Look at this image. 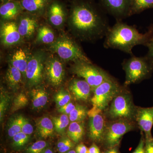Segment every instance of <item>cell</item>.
<instances>
[{"label":"cell","instance_id":"1","mask_svg":"<svg viewBox=\"0 0 153 153\" xmlns=\"http://www.w3.org/2000/svg\"><path fill=\"white\" fill-rule=\"evenodd\" d=\"M67 21L73 36L82 41L101 39L110 28L104 12L93 0H71Z\"/></svg>","mask_w":153,"mask_h":153},{"label":"cell","instance_id":"2","mask_svg":"<svg viewBox=\"0 0 153 153\" xmlns=\"http://www.w3.org/2000/svg\"><path fill=\"white\" fill-rule=\"evenodd\" d=\"M153 36V26L146 33H141L134 27L117 21L107 33L104 46L132 55L134 47L139 45L146 46Z\"/></svg>","mask_w":153,"mask_h":153},{"label":"cell","instance_id":"3","mask_svg":"<svg viewBox=\"0 0 153 153\" xmlns=\"http://www.w3.org/2000/svg\"><path fill=\"white\" fill-rule=\"evenodd\" d=\"M50 49L60 59L73 63L79 60L91 62L76 41L70 36L62 34L51 44Z\"/></svg>","mask_w":153,"mask_h":153},{"label":"cell","instance_id":"4","mask_svg":"<svg viewBox=\"0 0 153 153\" xmlns=\"http://www.w3.org/2000/svg\"><path fill=\"white\" fill-rule=\"evenodd\" d=\"M123 67L126 73L125 86L137 83L148 78L153 70V63L147 56H132L124 61Z\"/></svg>","mask_w":153,"mask_h":153},{"label":"cell","instance_id":"5","mask_svg":"<svg viewBox=\"0 0 153 153\" xmlns=\"http://www.w3.org/2000/svg\"><path fill=\"white\" fill-rule=\"evenodd\" d=\"M72 73L82 77L92 88V91L104 82L111 78L109 74L102 68L93 65L91 62L79 60L73 63L71 66Z\"/></svg>","mask_w":153,"mask_h":153},{"label":"cell","instance_id":"6","mask_svg":"<svg viewBox=\"0 0 153 153\" xmlns=\"http://www.w3.org/2000/svg\"><path fill=\"white\" fill-rule=\"evenodd\" d=\"M136 107L133 102L131 96L121 92L113 100L108 114L113 120H126L131 121L135 119Z\"/></svg>","mask_w":153,"mask_h":153},{"label":"cell","instance_id":"7","mask_svg":"<svg viewBox=\"0 0 153 153\" xmlns=\"http://www.w3.org/2000/svg\"><path fill=\"white\" fill-rule=\"evenodd\" d=\"M91 103L101 110L105 109L115 97L122 92V88L112 78L105 80L93 90Z\"/></svg>","mask_w":153,"mask_h":153},{"label":"cell","instance_id":"8","mask_svg":"<svg viewBox=\"0 0 153 153\" xmlns=\"http://www.w3.org/2000/svg\"><path fill=\"white\" fill-rule=\"evenodd\" d=\"M46 55L43 51H38L31 55L26 71V80L28 86L39 85L45 75Z\"/></svg>","mask_w":153,"mask_h":153},{"label":"cell","instance_id":"9","mask_svg":"<svg viewBox=\"0 0 153 153\" xmlns=\"http://www.w3.org/2000/svg\"><path fill=\"white\" fill-rule=\"evenodd\" d=\"M134 129L131 121L126 120H113L107 126L104 140L108 146L113 148L120 143L123 136Z\"/></svg>","mask_w":153,"mask_h":153},{"label":"cell","instance_id":"10","mask_svg":"<svg viewBox=\"0 0 153 153\" xmlns=\"http://www.w3.org/2000/svg\"><path fill=\"white\" fill-rule=\"evenodd\" d=\"M102 111L96 107L93 106L88 113L89 117V137L91 139L97 142L104 140L107 127L105 118Z\"/></svg>","mask_w":153,"mask_h":153},{"label":"cell","instance_id":"11","mask_svg":"<svg viewBox=\"0 0 153 153\" xmlns=\"http://www.w3.org/2000/svg\"><path fill=\"white\" fill-rule=\"evenodd\" d=\"M62 60L57 56L51 55L47 57L45 63V75L52 86H60L63 81L65 70Z\"/></svg>","mask_w":153,"mask_h":153},{"label":"cell","instance_id":"12","mask_svg":"<svg viewBox=\"0 0 153 153\" xmlns=\"http://www.w3.org/2000/svg\"><path fill=\"white\" fill-rule=\"evenodd\" d=\"M68 10L60 0H53L48 7L45 16L50 24L56 28H60L68 19Z\"/></svg>","mask_w":153,"mask_h":153},{"label":"cell","instance_id":"13","mask_svg":"<svg viewBox=\"0 0 153 153\" xmlns=\"http://www.w3.org/2000/svg\"><path fill=\"white\" fill-rule=\"evenodd\" d=\"M1 42L6 47L17 46L23 41L15 21H2L1 26Z\"/></svg>","mask_w":153,"mask_h":153},{"label":"cell","instance_id":"14","mask_svg":"<svg viewBox=\"0 0 153 153\" xmlns=\"http://www.w3.org/2000/svg\"><path fill=\"white\" fill-rule=\"evenodd\" d=\"M39 17L24 11L16 19L18 30L23 40H30L38 27Z\"/></svg>","mask_w":153,"mask_h":153},{"label":"cell","instance_id":"15","mask_svg":"<svg viewBox=\"0 0 153 153\" xmlns=\"http://www.w3.org/2000/svg\"><path fill=\"white\" fill-rule=\"evenodd\" d=\"M101 5L117 21L129 16L131 0H100Z\"/></svg>","mask_w":153,"mask_h":153},{"label":"cell","instance_id":"16","mask_svg":"<svg viewBox=\"0 0 153 153\" xmlns=\"http://www.w3.org/2000/svg\"><path fill=\"white\" fill-rule=\"evenodd\" d=\"M135 119L141 130L144 133L145 137H153L151 131L153 126V106L149 108L136 107Z\"/></svg>","mask_w":153,"mask_h":153},{"label":"cell","instance_id":"17","mask_svg":"<svg viewBox=\"0 0 153 153\" xmlns=\"http://www.w3.org/2000/svg\"><path fill=\"white\" fill-rule=\"evenodd\" d=\"M24 11L19 0H4L0 7L1 20L2 21L16 20Z\"/></svg>","mask_w":153,"mask_h":153},{"label":"cell","instance_id":"18","mask_svg":"<svg viewBox=\"0 0 153 153\" xmlns=\"http://www.w3.org/2000/svg\"><path fill=\"white\" fill-rule=\"evenodd\" d=\"M31 55L28 49L19 47L14 49L9 57V63L19 69L25 78L26 69Z\"/></svg>","mask_w":153,"mask_h":153},{"label":"cell","instance_id":"19","mask_svg":"<svg viewBox=\"0 0 153 153\" xmlns=\"http://www.w3.org/2000/svg\"><path fill=\"white\" fill-rule=\"evenodd\" d=\"M68 89L74 99L85 101L90 97L92 88L84 79H74L69 82Z\"/></svg>","mask_w":153,"mask_h":153},{"label":"cell","instance_id":"20","mask_svg":"<svg viewBox=\"0 0 153 153\" xmlns=\"http://www.w3.org/2000/svg\"><path fill=\"white\" fill-rule=\"evenodd\" d=\"M24 10L38 17L45 16L53 0H19Z\"/></svg>","mask_w":153,"mask_h":153},{"label":"cell","instance_id":"21","mask_svg":"<svg viewBox=\"0 0 153 153\" xmlns=\"http://www.w3.org/2000/svg\"><path fill=\"white\" fill-rule=\"evenodd\" d=\"M22 76L23 75L21 71L9 63L5 79L7 85L10 89L14 91L19 89L22 83Z\"/></svg>","mask_w":153,"mask_h":153},{"label":"cell","instance_id":"22","mask_svg":"<svg viewBox=\"0 0 153 153\" xmlns=\"http://www.w3.org/2000/svg\"><path fill=\"white\" fill-rule=\"evenodd\" d=\"M36 126L38 134L43 138L49 137L54 133V124L52 119L47 117L38 119L36 121Z\"/></svg>","mask_w":153,"mask_h":153},{"label":"cell","instance_id":"23","mask_svg":"<svg viewBox=\"0 0 153 153\" xmlns=\"http://www.w3.org/2000/svg\"><path fill=\"white\" fill-rule=\"evenodd\" d=\"M55 40V33L49 26L44 25L38 27L36 39V43L52 44Z\"/></svg>","mask_w":153,"mask_h":153},{"label":"cell","instance_id":"24","mask_svg":"<svg viewBox=\"0 0 153 153\" xmlns=\"http://www.w3.org/2000/svg\"><path fill=\"white\" fill-rule=\"evenodd\" d=\"M32 105L35 109H40L47 104L48 95L47 91L41 88H35L31 91Z\"/></svg>","mask_w":153,"mask_h":153},{"label":"cell","instance_id":"25","mask_svg":"<svg viewBox=\"0 0 153 153\" xmlns=\"http://www.w3.org/2000/svg\"><path fill=\"white\" fill-rule=\"evenodd\" d=\"M80 123L71 122L68 126L67 130L68 137L75 143H78L80 141L85 134L84 127Z\"/></svg>","mask_w":153,"mask_h":153},{"label":"cell","instance_id":"26","mask_svg":"<svg viewBox=\"0 0 153 153\" xmlns=\"http://www.w3.org/2000/svg\"><path fill=\"white\" fill-rule=\"evenodd\" d=\"M153 8V0H131L129 16Z\"/></svg>","mask_w":153,"mask_h":153},{"label":"cell","instance_id":"27","mask_svg":"<svg viewBox=\"0 0 153 153\" xmlns=\"http://www.w3.org/2000/svg\"><path fill=\"white\" fill-rule=\"evenodd\" d=\"M55 130L57 133L63 134L69 124L70 120L68 115L62 114L58 117H52Z\"/></svg>","mask_w":153,"mask_h":153},{"label":"cell","instance_id":"28","mask_svg":"<svg viewBox=\"0 0 153 153\" xmlns=\"http://www.w3.org/2000/svg\"><path fill=\"white\" fill-rule=\"evenodd\" d=\"M88 111L86 107L76 104L75 108L68 115L70 121L71 122H81L83 121L87 117Z\"/></svg>","mask_w":153,"mask_h":153},{"label":"cell","instance_id":"29","mask_svg":"<svg viewBox=\"0 0 153 153\" xmlns=\"http://www.w3.org/2000/svg\"><path fill=\"white\" fill-rule=\"evenodd\" d=\"M23 117L22 116L16 117L11 119L8 126L7 133L9 136L13 137L16 134L22 131Z\"/></svg>","mask_w":153,"mask_h":153},{"label":"cell","instance_id":"30","mask_svg":"<svg viewBox=\"0 0 153 153\" xmlns=\"http://www.w3.org/2000/svg\"><path fill=\"white\" fill-rule=\"evenodd\" d=\"M54 99L56 106L59 108L70 102L71 96L68 91L61 90L55 94Z\"/></svg>","mask_w":153,"mask_h":153},{"label":"cell","instance_id":"31","mask_svg":"<svg viewBox=\"0 0 153 153\" xmlns=\"http://www.w3.org/2000/svg\"><path fill=\"white\" fill-rule=\"evenodd\" d=\"M28 103V99L27 96L24 93L19 94L14 99L12 111L14 112L23 108L27 105Z\"/></svg>","mask_w":153,"mask_h":153},{"label":"cell","instance_id":"32","mask_svg":"<svg viewBox=\"0 0 153 153\" xmlns=\"http://www.w3.org/2000/svg\"><path fill=\"white\" fill-rule=\"evenodd\" d=\"M10 98L9 96L3 90H1L0 100V120L1 122L8 107Z\"/></svg>","mask_w":153,"mask_h":153},{"label":"cell","instance_id":"33","mask_svg":"<svg viewBox=\"0 0 153 153\" xmlns=\"http://www.w3.org/2000/svg\"><path fill=\"white\" fill-rule=\"evenodd\" d=\"M13 138V146L15 147H21L27 143L30 139V136L20 132L14 136Z\"/></svg>","mask_w":153,"mask_h":153},{"label":"cell","instance_id":"34","mask_svg":"<svg viewBox=\"0 0 153 153\" xmlns=\"http://www.w3.org/2000/svg\"><path fill=\"white\" fill-rule=\"evenodd\" d=\"M47 143L44 140H39L34 143L27 149V153H41L46 149Z\"/></svg>","mask_w":153,"mask_h":153},{"label":"cell","instance_id":"35","mask_svg":"<svg viewBox=\"0 0 153 153\" xmlns=\"http://www.w3.org/2000/svg\"><path fill=\"white\" fill-rule=\"evenodd\" d=\"M33 131L34 128L33 126L31 125L27 119L24 117L22 128V132L30 136L33 133Z\"/></svg>","mask_w":153,"mask_h":153},{"label":"cell","instance_id":"36","mask_svg":"<svg viewBox=\"0 0 153 153\" xmlns=\"http://www.w3.org/2000/svg\"><path fill=\"white\" fill-rule=\"evenodd\" d=\"M76 104H74L73 102H70L64 106L58 108V111L62 114L69 115L72 111L75 108Z\"/></svg>","mask_w":153,"mask_h":153},{"label":"cell","instance_id":"37","mask_svg":"<svg viewBox=\"0 0 153 153\" xmlns=\"http://www.w3.org/2000/svg\"><path fill=\"white\" fill-rule=\"evenodd\" d=\"M74 146H75V145H74V142L69 138L67 141L61 148L58 149V151L60 153L66 152L68 151L72 150V149L74 147Z\"/></svg>","mask_w":153,"mask_h":153},{"label":"cell","instance_id":"38","mask_svg":"<svg viewBox=\"0 0 153 153\" xmlns=\"http://www.w3.org/2000/svg\"><path fill=\"white\" fill-rule=\"evenodd\" d=\"M145 149L146 153H153V138L145 139Z\"/></svg>","mask_w":153,"mask_h":153},{"label":"cell","instance_id":"39","mask_svg":"<svg viewBox=\"0 0 153 153\" xmlns=\"http://www.w3.org/2000/svg\"><path fill=\"white\" fill-rule=\"evenodd\" d=\"M148 48V53L147 56L151 60L153 63V36L146 45Z\"/></svg>","mask_w":153,"mask_h":153},{"label":"cell","instance_id":"40","mask_svg":"<svg viewBox=\"0 0 153 153\" xmlns=\"http://www.w3.org/2000/svg\"><path fill=\"white\" fill-rule=\"evenodd\" d=\"M145 140L142 137L139 144L133 153H146L145 149Z\"/></svg>","mask_w":153,"mask_h":153},{"label":"cell","instance_id":"41","mask_svg":"<svg viewBox=\"0 0 153 153\" xmlns=\"http://www.w3.org/2000/svg\"><path fill=\"white\" fill-rule=\"evenodd\" d=\"M88 149L83 144H79L75 148V151L76 153H88Z\"/></svg>","mask_w":153,"mask_h":153},{"label":"cell","instance_id":"42","mask_svg":"<svg viewBox=\"0 0 153 153\" xmlns=\"http://www.w3.org/2000/svg\"><path fill=\"white\" fill-rule=\"evenodd\" d=\"M88 153H100V149L96 145L93 144L88 149Z\"/></svg>","mask_w":153,"mask_h":153},{"label":"cell","instance_id":"43","mask_svg":"<svg viewBox=\"0 0 153 153\" xmlns=\"http://www.w3.org/2000/svg\"><path fill=\"white\" fill-rule=\"evenodd\" d=\"M102 153H119V152L116 149H114V148H111L110 149Z\"/></svg>","mask_w":153,"mask_h":153},{"label":"cell","instance_id":"44","mask_svg":"<svg viewBox=\"0 0 153 153\" xmlns=\"http://www.w3.org/2000/svg\"><path fill=\"white\" fill-rule=\"evenodd\" d=\"M41 153H55L50 149H47L44 150Z\"/></svg>","mask_w":153,"mask_h":153},{"label":"cell","instance_id":"45","mask_svg":"<svg viewBox=\"0 0 153 153\" xmlns=\"http://www.w3.org/2000/svg\"><path fill=\"white\" fill-rule=\"evenodd\" d=\"M64 153H76V152L74 150H71L68 151V152H66Z\"/></svg>","mask_w":153,"mask_h":153},{"label":"cell","instance_id":"46","mask_svg":"<svg viewBox=\"0 0 153 153\" xmlns=\"http://www.w3.org/2000/svg\"><path fill=\"white\" fill-rule=\"evenodd\" d=\"M4 0H1V2L2 1Z\"/></svg>","mask_w":153,"mask_h":153}]
</instances>
